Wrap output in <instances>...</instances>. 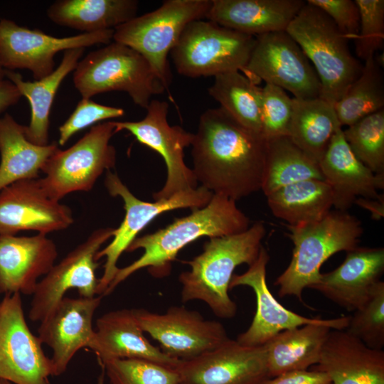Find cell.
<instances>
[{"label":"cell","instance_id":"48","mask_svg":"<svg viewBox=\"0 0 384 384\" xmlns=\"http://www.w3.org/2000/svg\"><path fill=\"white\" fill-rule=\"evenodd\" d=\"M0 384H12V383L8 380L0 379Z\"/></svg>","mask_w":384,"mask_h":384},{"label":"cell","instance_id":"19","mask_svg":"<svg viewBox=\"0 0 384 384\" xmlns=\"http://www.w3.org/2000/svg\"><path fill=\"white\" fill-rule=\"evenodd\" d=\"M102 296L63 297L40 322L38 337L52 349L53 376L62 375L82 348H90L95 337L92 319Z\"/></svg>","mask_w":384,"mask_h":384},{"label":"cell","instance_id":"12","mask_svg":"<svg viewBox=\"0 0 384 384\" xmlns=\"http://www.w3.org/2000/svg\"><path fill=\"white\" fill-rule=\"evenodd\" d=\"M169 104L151 100L145 117L136 122H113L116 132L126 130L141 144L159 154L166 165L167 177L161 190L153 194L155 201L169 198L180 192L196 189L198 181L184 161V149L191 146L193 134L167 121Z\"/></svg>","mask_w":384,"mask_h":384},{"label":"cell","instance_id":"41","mask_svg":"<svg viewBox=\"0 0 384 384\" xmlns=\"http://www.w3.org/2000/svg\"><path fill=\"white\" fill-rule=\"evenodd\" d=\"M124 114L119 107L97 103L90 98H82L67 120L58 128V144L63 146L77 132L108 119L117 118Z\"/></svg>","mask_w":384,"mask_h":384},{"label":"cell","instance_id":"40","mask_svg":"<svg viewBox=\"0 0 384 384\" xmlns=\"http://www.w3.org/2000/svg\"><path fill=\"white\" fill-rule=\"evenodd\" d=\"M360 11V28L355 39L356 55L361 60L373 58L384 46V1L355 0Z\"/></svg>","mask_w":384,"mask_h":384},{"label":"cell","instance_id":"16","mask_svg":"<svg viewBox=\"0 0 384 384\" xmlns=\"http://www.w3.org/2000/svg\"><path fill=\"white\" fill-rule=\"evenodd\" d=\"M132 311L142 331L159 343L165 354L180 361L194 358L230 339L221 323L206 320L183 306H171L162 314L144 309Z\"/></svg>","mask_w":384,"mask_h":384},{"label":"cell","instance_id":"17","mask_svg":"<svg viewBox=\"0 0 384 384\" xmlns=\"http://www.w3.org/2000/svg\"><path fill=\"white\" fill-rule=\"evenodd\" d=\"M178 384H262L270 379L264 346H247L229 339L176 368Z\"/></svg>","mask_w":384,"mask_h":384},{"label":"cell","instance_id":"22","mask_svg":"<svg viewBox=\"0 0 384 384\" xmlns=\"http://www.w3.org/2000/svg\"><path fill=\"white\" fill-rule=\"evenodd\" d=\"M384 272V248L361 247L346 252L335 270L321 273L309 288L348 311L362 306Z\"/></svg>","mask_w":384,"mask_h":384},{"label":"cell","instance_id":"46","mask_svg":"<svg viewBox=\"0 0 384 384\" xmlns=\"http://www.w3.org/2000/svg\"><path fill=\"white\" fill-rule=\"evenodd\" d=\"M105 370L101 367V372L97 377L96 384H105Z\"/></svg>","mask_w":384,"mask_h":384},{"label":"cell","instance_id":"45","mask_svg":"<svg viewBox=\"0 0 384 384\" xmlns=\"http://www.w3.org/2000/svg\"><path fill=\"white\" fill-rule=\"evenodd\" d=\"M354 204L369 210L372 218L375 220H380L383 217L384 213V198L380 199H368L358 198L355 201Z\"/></svg>","mask_w":384,"mask_h":384},{"label":"cell","instance_id":"15","mask_svg":"<svg viewBox=\"0 0 384 384\" xmlns=\"http://www.w3.org/2000/svg\"><path fill=\"white\" fill-rule=\"evenodd\" d=\"M114 230L105 228L93 231L38 282L28 312L31 321L43 320L69 289H78L81 297L97 295L99 279L96 270L99 263L95 256L102 245L112 237Z\"/></svg>","mask_w":384,"mask_h":384},{"label":"cell","instance_id":"29","mask_svg":"<svg viewBox=\"0 0 384 384\" xmlns=\"http://www.w3.org/2000/svg\"><path fill=\"white\" fill-rule=\"evenodd\" d=\"M58 149L56 142L45 146L31 142L26 137L25 126L5 114L0 118V191L20 180L38 178Z\"/></svg>","mask_w":384,"mask_h":384},{"label":"cell","instance_id":"24","mask_svg":"<svg viewBox=\"0 0 384 384\" xmlns=\"http://www.w3.org/2000/svg\"><path fill=\"white\" fill-rule=\"evenodd\" d=\"M313 370L332 384H384V351L368 347L344 330L331 329Z\"/></svg>","mask_w":384,"mask_h":384},{"label":"cell","instance_id":"38","mask_svg":"<svg viewBox=\"0 0 384 384\" xmlns=\"http://www.w3.org/2000/svg\"><path fill=\"white\" fill-rule=\"evenodd\" d=\"M350 316L347 328L350 334L368 347L382 350L384 346V282L373 287L366 302Z\"/></svg>","mask_w":384,"mask_h":384},{"label":"cell","instance_id":"7","mask_svg":"<svg viewBox=\"0 0 384 384\" xmlns=\"http://www.w3.org/2000/svg\"><path fill=\"white\" fill-rule=\"evenodd\" d=\"M212 0H167L147 14L114 29L113 40L140 53L169 91L172 75L167 56L191 22L206 18Z\"/></svg>","mask_w":384,"mask_h":384},{"label":"cell","instance_id":"42","mask_svg":"<svg viewBox=\"0 0 384 384\" xmlns=\"http://www.w3.org/2000/svg\"><path fill=\"white\" fill-rule=\"evenodd\" d=\"M306 1L325 12L349 41H355L360 28V11L355 1L307 0Z\"/></svg>","mask_w":384,"mask_h":384},{"label":"cell","instance_id":"27","mask_svg":"<svg viewBox=\"0 0 384 384\" xmlns=\"http://www.w3.org/2000/svg\"><path fill=\"white\" fill-rule=\"evenodd\" d=\"M303 0H212L206 18L254 37L286 31Z\"/></svg>","mask_w":384,"mask_h":384},{"label":"cell","instance_id":"28","mask_svg":"<svg viewBox=\"0 0 384 384\" xmlns=\"http://www.w3.org/2000/svg\"><path fill=\"white\" fill-rule=\"evenodd\" d=\"M85 50L78 48L65 50L60 65L46 77L33 82L25 81L18 73L4 70L5 77L30 104L31 120L25 126V134L33 144H48L50 112L55 96L63 80L75 69Z\"/></svg>","mask_w":384,"mask_h":384},{"label":"cell","instance_id":"47","mask_svg":"<svg viewBox=\"0 0 384 384\" xmlns=\"http://www.w3.org/2000/svg\"><path fill=\"white\" fill-rule=\"evenodd\" d=\"M4 77H5L4 69L2 68V66H1V65L0 63V80L4 79Z\"/></svg>","mask_w":384,"mask_h":384},{"label":"cell","instance_id":"1","mask_svg":"<svg viewBox=\"0 0 384 384\" xmlns=\"http://www.w3.org/2000/svg\"><path fill=\"white\" fill-rule=\"evenodd\" d=\"M191 146L196 180L213 194L236 201L261 189L267 140L222 107L201 115Z\"/></svg>","mask_w":384,"mask_h":384},{"label":"cell","instance_id":"20","mask_svg":"<svg viewBox=\"0 0 384 384\" xmlns=\"http://www.w3.org/2000/svg\"><path fill=\"white\" fill-rule=\"evenodd\" d=\"M270 256L261 247L258 257L241 274H233L229 289L247 286L256 297V311L248 329L238 335L236 341L247 346L264 345L277 334L316 321L319 318L299 315L282 305L270 292L266 280Z\"/></svg>","mask_w":384,"mask_h":384},{"label":"cell","instance_id":"14","mask_svg":"<svg viewBox=\"0 0 384 384\" xmlns=\"http://www.w3.org/2000/svg\"><path fill=\"white\" fill-rule=\"evenodd\" d=\"M114 29L58 38L38 29H29L14 21L0 20V63L4 70L28 69L36 80L54 70L55 55L61 50L108 44Z\"/></svg>","mask_w":384,"mask_h":384},{"label":"cell","instance_id":"34","mask_svg":"<svg viewBox=\"0 0 384 384\" xmlns=\"http://www.w3.org/2000/svg\"><path fill=\"white\" fill-rule=\"evenodd\" d=\"M261 88L235 70L215 76L208 91L235 120L261 134Z\"/></svg>","mask_w":384,"mask_h":384},{"label":"cell","instance_id":"2","mask_svg":"<svg viewBox=\"0 0 384 384\" xmlns=\"http://www.w3.org/2000/svg\"><path fill=\"white\" fill-rule=\"evenodd\" d=\"M236 201L222 194H213L206 206L153 233L137 237L127 252L143 249L142 255L130 265L119 268L103 296L108 295L137 271L147 268L155 277L167 276L178 252L194 240L233 235L246 230L250 219Z\"/></svg>","mask_w":384,"mask_h":384},{"label":"cell","instance_id":"8","mask_svg":"<svg viewBox=\"0 0 384 384\" xmlns=\"http://www.w3.org/2000/svg\"><path fill=\"white\" fill-rule=\"evenodd\" d=\"M255 43L254 36L198 19L186 26L171 53L180 75L215 77L235 70L243 73Z\"/></svg>","mask_w":384,"mask_h":384},{"label":"cell","instance_id":"30","mask_svg":"<svg viewBox=\"0 0 384 384\" xmlns=\"http://www.w3.org/2000/svg\"><path fill=\"white\" fill-rule=\"evenodd\" d=\"M136 0H58L47 9L53 23L92 33L114 29L137 16Z\"/></svg>","mask_w":384,"mask_h":384},{"label":"cell","instance_id":"13","mask_svg":"<svg viewBox=\"0 0 384 384\" xmlns=\"http://www.w3.org/2000/svg\"><path fill=\"white\" fill-rule=\"evenodd\" d=\"M25 319L21 294L0 302V379L15 384H51L50 358Z\"/></svg>","mask_w":384,"mask_h":384},{"label":"cell","instance_id":"32","mask_svg":"<svg viewBox=\"0 0 384 384\" xmlns=\"http://www.w3.org/2000/svg\"><path fill=\"white\" fill-rule=\"evenodd\" d=\"M339 127L334 105L321 97H293L292 115L287 137L302 150L319 161Z\"/></svg>","mask_w":384,"mask_h":384},{"label":"cell","instance_id":"37","mask_svg":"<svg viewBox=\"0 0 384 384\" xmlns=\"http://www.w3.org/2000/svg\"><path fill=\"white\" fill-rule=\"evenodd\" d=\"M110 384H178L175 368L142 359L98 361Z\"/></svg>","mask_w":384,"mask_h":384},{"label":"cell","instance_id":"44","mask_svg":"<svg viewBox=\"0 0 384 384\" xmlns=\"http://www.w3.org/2000/svg\"><path fill=\"white\" fill-rule=\"evenodd\" d=\"M21 95L16 85L8 79L0 80V114L16 105Z\"/></svg>","mask_w":384,"mask_h":384},{"label":"cell","instance_id":"23","mask_svg":"<svg viewBox=\"0 0 384 384\" xmlns=\"http://www.w3.org/2000/svg\"><path fill=\"white\" fill-rule=\"evenodd\" d=\"M57 256L56 245L47 235H0V294L33 295Z\"/></svg>","mask_w":384,"mask_h":384},{"label":"cell","instance_id":"33","mask_svg":"<svg viewBox=\"0 0 384 384\" xmlns=\"http://www.w3.org/2000/svg\"><path fill=\"white\" fill-rule=\"evenodd\" d=\"M308 179L324 180L319 161L287 136L267 141L260 189L266 196L284 186Z\"/></svg>","mask_w":384,"mask_h":384},{"label":"cell","instance_id":"43","mask_svg":"<svg viewBox=\"0 0 384 384\" xmlns=\"http://www.w3.org/2000/svg\"><path fill=\"white\" fill-rule=\"evenodd\" d=\"M262 384H332V383L326 373L311 369V370L289 371L270 378Z\"/></svg>","mask_w":384,"mask_h":384},{"label":"cell","instance_id":"10","mask_svg":"<svg viewBox=\"0 0 384 384\" xmlns=\"http://www.w3.org/2000/svg\"><path fill=\"white\" fill-rule=\"evenodd\" d=\"M105 185L112 196H119L122 199L125 215L119 226L114 230L111 242L100 249L95 256L97 261L105 257L104 271L99 279L97 292V295L102 297L119 269L117 263L119 257L151 221L166 211L179 208L193 210L203 208L213 194L201 186L193 190L178 193L169 198L146 202L134 196L119 176L110 171H107Z\"/></svg>","mask_w":384,"mask_h":384},{"label":"cell","instance_id":"4","mask_svg":"<svg viewBox=\"0 0 384 384\" xmlns=\"http://www.w3.org/2000/svg\"><path fill=\"white\" fill-rule=\"evenodd\" d=\"M294 245L292 260L277 278L280 297L294 296L302 302V292L316 283L321 265L333 255L358 246L363 233L361 222L348 211L331 210L313 223L287 225Z\"/></svg>","mask_w":384,"mask_h":384},{"label":"cell","instance_id":"36","mask_svg":"<svg viewBox=\"0 0 384 384\" xmlns=\"http://www.w3.org/2000/svg\"><path fill=\"white\" fill-rule=\"evenodd\" d=\"M356 158L373 173L384 174V109L343 129Z\"/></svg>","mask_w":384,"mask_h":384},{"label":"cell","instance_id":"35","mask_svg":"<svg viewBox=\"0 0 384 384\" xmlns=\"http://www.w3.org/2000/svg\"><path fill=\"white\" fill-rule=\"evenodd\" d=\"M375 55L365 61L360 75L334 105L341 127L384 109L383 65Z\"/></svg>","mask_w":384,"mask_h":384},{"label":"cell","instance_id":"18","mask_svg":"<svg viewBox=\"0 0 384 384\" xmlns=\"http://www.w3.org/2000/svg\"><path fill=\"white\" fill-rule=\"evenodd\" d=\"M73 221L71 209L49 197L38 178L20 180L0 191V235L23 230L47 235Z\"/></svg>","mask_w":384,"mask_h":384},{"label":"cell","instance_id":"21","mask_svg":"<svg viewBox=\"0 0 384 384\" xmlns=\"http://www.w3.org/2000/svg\"><path fill=\"white\" fill-rule=\"evenodd\" d=\"M324 181L331 186L335 210L347 211L358 198L380 199L384 174L373 173L361 162L346 142L342 127L336 129L319 161Z\"/></svg>","mask_w":384,"mask_h":384},{"label":"cell","instance_id":"11","mask_svg":"<svg viewBox=\"0 0 384 384\" xmlns=\"http://www.w3.org/2000/svg\"><path fill=\"white\" fill-rule=\"evenodd\" d=\"M243 74L256 84L264 80L279 87L297 99H313L321 95V82L314 67L286 31L255 37Z\"/></svg>","mask_w":384,"mask_h":384},{"label":"cell","instance_id":"5","mask_svg":"<svg viewBox=\"0 0 384 384\" xmlns=\"http://www.w3.org/2000/svg\"><path fill=\"white\" fill-rule=\"evenodd\" d=\"M286 31L312 63L321 85L319 97L334 105L363 68L349 41L325 12L306 1Z\"/></svg>","mask_w":384,"mask_h":384},{"label":"cell","instance_id":"31","mask_svg":"<svg viewBox=\"0 0 384 384\" xmlns=\"http://www.w3.org/2000/svg\"><path fill=\"white\" fill-rule=\"evenodd\" d=\"M266 197L272 213L289 225L319 221L331 210L334 205L331 186L319 179L289 184Z\"/></svg>","mask_w":384,"mask_h":384},{"label":"cell","instance_id":"9","mask_svg":"<svg viewBox=\"0 0 384 384\" xmlns=\"http://www.w3.org/2000/svg\"><path fill=\"white\" fill-rule=\"evenodd\" d=\"M115 133L113 122L99 123L70 147L58 149L38 178L48 196L60 201L70 193L90 191L105 171L115 166L116 150L110 143Z\"/></svg>","mask_w":384,"mask_h":384},{"label":"cell","instance_id":"6","mask_svg":"<svg viewBox=\"0 0 384 384\" xmlns=\"http://www.w3.org/2000/svg\"><path fill=\"white\" fill-rule=\"evenodd\" d=\"M73 83L82 98L110 91L127 92L146 109L153 95L166 90L148 61L137 51L113 41L79 60Z\"/></svg>","mask_w":384,"mask_h":384},{"label":"cell","instance_id":"3","mask_svg":"<svg viewBox=\"0 0 384 384\" xmlns=\"http://www.w3.org/2000/svg\"><path fill=\"white\" fill-rule=\"evenodd\" d=\"M265 233L263 222L257 221L243 232L210 238L201 254L184 262L190 270L178 277L182 302L201 300L217 316L234 317L237 306L228 294L234 270L242 264L250 266L255 261Z\"/></svg>","mask_w":384,"mask_h":384},{"label":"cell","instance_id":"39","mask_svg":"<svg viewBox=\"0 0 384 384\" xmlns=\"http://www.w3.org/2000/svg\"><path fill=\"white\" fill-rule=\"evenodd\" d=\"M293 98L276 85L265 83L261 88V134L267 141L288 135Z\"/></svg>","mask_w":384,"mask_h":384},{"label":"cell","instance_id":"25","mask_svg":"<svg viewBox=\"0 0 384 384\" xmlns=\"http://www.w3.org/2000/svg\"><path fill=\"white\" fill-rule=\"evenodd\" d=\"M132 309L103 314L96 321L91 347L98 361L107 359H142L176 368L181 361L165 354L144 335Z\"/></svg>","mask_w":384,"mask_h":384},{"label":"cell","instance_id":"26","mask_svg":"<svg viewBox=\"0 0 384 384\" xmlns=\"http://www.w3.org/2000/svg\"><path fill=\"white\" fill-rule=\"evenodd\" d=\"M350 316L322 319L284 330L263 346L270 378L282 373L307 370L316 365L324 344L331 329L344 330Z\"/></svg>","mask_w":384,"mask_h":384}]
</instances>
